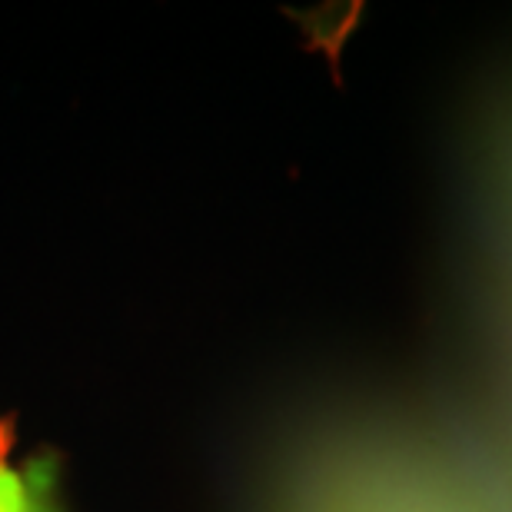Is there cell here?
<instances>
[{"instance_id": "cell-3", "label": "cell", "mask_w": 512, "mask_h": 512, "mask_svg": "<svg viewBox=\"0 0 512 512\" xmlns=\"http://www.w3.org/2000/svg\"><path fill=\"white\" fill-rule=\"evenodd\" d=\"M7 449H10V423L7 419H0V463H7Z\"/></svg>"}, {"instance_id": "cell-2", "label": "cell", "mask_w": 512, "mask_h": 512, "mask_svg": "<svg viewBox=\"0 0 512 512\" xmlns=\"http://www.w3.org/2000/svg\"><path fill=\"white\" fill-rule=\"evenodd\" d=\"M24 509H27L24 469L0 463V512H24Z\"/></svg>"}, {"instance_id": "cell-1", "label": "cell", "mask_w": 512, "mask_h": 512, "mask_svg": "<svg viewBox=\"0 0 512 512\" xmlns=\"http://www.w3.org/2000/svg\"><path fill=\"white\" fill-rule=\"evenodd\" d=\"M24 479H27L24 512H64V499H60V469L54 456L40 453L30 459L24 466Z\"/></svg>"}]
</instances>
